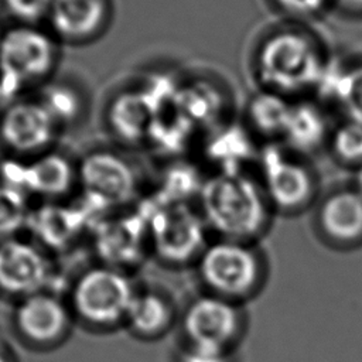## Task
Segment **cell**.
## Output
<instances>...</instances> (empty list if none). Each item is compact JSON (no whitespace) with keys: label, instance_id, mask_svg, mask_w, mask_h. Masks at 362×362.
Masks as SVG:
<instances>
[{"label":"cell","instance_id":"obj_3","mask_svg":"<svg viewBox=\"0 0 362 362\" xmlns=\"http://www.w3.org/2000/svg\"><path fill=\"white\" fill-rule=\"evenodd\" d=\"M59 41L41 24L14 23L0 40V85L6 100L49 82L59 61Z\"/></svg>","mask_w":362,"mask_h":362},{"label":"cell","instance_id":"obj_31","mask_svg":"<svg viewBox=\"0 0 362 362\" xmlns=\"http://www.w3.org/2000/svg\"><path fill=\"white\" fill-rule=\"evenodd\" d=\"M351 181L349 184L362 195V164L351 171Z\"/></svg>","mask_w":362,"mask_h":362},{"label":"cell","instance_id":"obj_22","mask_svg":"<svg viewBox=\"0 0 362 362\" xmlns=\"http://www.w3.org/2000/svg\"><path fill=\"white\" fill-rule=\"evenodd\" d=\"M293 98L257 88L245 103L242 122L262 143H279L293 105Z\"/></svg>","mask_w":362,"mask_h":362},{"label":"cell","instance_id":"obj_11","mask_svg":"<svg viewBox=\"0 0 362 362\" xmlns=\"http://www.w3.org/2000/svg\"><path fill=\"white\" fill-rule=\"evenodd\" d=\"M54 269L47 250L34 239L16 236L0 242V293L17 301L49 290Z\"/></svg>","mask_w":362,"mask_h":362},{"label":"cell","instance_id":"obj_2","mask_svg":"<svg viewBox=\"0 0 362 362\" xmlns=\"http://www.w3.org/2000/svg\"><path fill=\"white\" fill-rule=\"evenodd\" d=\"M198 209L218 238L249 242L269 225L274 212L255 171L212 173L198 195Z\"/></svg>","mask_w":362,"mask_h":362},{"label":"cell","instance_id":"obj_15","mask_svg":"<svg viewBox=\"0 0 362 362\" xmlns=\"http://www.w3.org/2000/svg\"><path fill=\"white\" fill-rule=\"evenodd\" d=\"M313 98L337 112L338 119L362 124V55L332 57Z\"/></svg>","mask_w":362,"mask_h":362},{"label":"cell","instance_id":"obj_17","mask_svg":"<svg viewBox=\"0 0 362 362\" xmlns=\"http://www.w3.org/2000/svg\"><path fill=\"white\" fill-rule=\"evenodd\" d=\"M315 221L334 242L362 240V195L349 182L322 192L315 204Z\"/></svg>","mask_w":362,"mask_h":362},{"label":"cell","instance_id":"obj_23","mask_svg":"<svg viewBox=\"0 0 362 362\" xmlns=\"http://www.w3.org/2000/svg\"><path fill=\"white\" fill-rule=\"evenodd\" d=\"M173 307L157 291L137 290L124 318V327L140 338H157L171 325Z\"/></svg>","mask_w":362,"mask_h":362},{"label":"cell","instance_id":"obj_19","mask_svg":"<svg viewBox=\"0 0 362 362\" xmlns=\"http://www.w3.org/2000/svg\"><path fill=\"white\" fill-rule=\"evenodd\" d=\"M81 206L65 204L64 201H44L31 209L28 226L35 236V242L45 249L62 247L74 240L79 232L92 225L89 211Z\"/></svg>","mask_w":362,"mask_h":362},{"label":"cell","instance_id":"obj_28","mask_svg":"<svg viewBox=\"0 0 362 362\" xmlns=\"http://www.w3.org/2000/svg\"><path fill=\"white\" fill-rule=\"evenodd\" d=\"M54 0H0L1 7L14 23L40 24L47 20Z\"/></svg>","mask_w":362,"mask_h":362},{"label":"cell","instance_id":"obj_10","mask_svg":"<svg viewBox=\"0 0 362 362\" xmlns=\"http://www.w3.org/2000/svg\"><path fill=\"white\" fill-rule=\"evenodd\" d=\"M0 170V181L42 201H64L78 185L76 161L54 148L31 158L8 157Z\"/></svg>","mask_w":362,"mask_h":362},{"label":"cell","instance_id":"obj_20","mask_svg":"<svg viewBox=\"0 0 362 362\" xmlns=\"http://www.w3.org/2000/svg\"><path fill=\"white\" fill-rule=\"evenodd\" d=\"M161 107L143 88L126 89L115 96L107 110L112 133L127 144L147 140L151 124Z\"/></svg>","mask_w":362,"mask_h":362},{"label":"cell","instance_id":"obj_7","mask_svg":"<svg viewBox=\"0 0 362 362\" xmlns=\"http://www.w3.org/2000/svg\"><path fill=\"white\" fill-rule=\"evenodd\" d=\"M83 198L102 211L132 202L140 191V175L132 160L113 148H93L76 161Z\"/></svg>","mask_w":362,"mask_h":362},{"label":"cell","instance_id":"obj_30","mask_svg":"<svg viewBox=\"0 0 362 362\" xmlns=\"http://www.w3.org/2000/svg\"><path fill=\"white\" fill-rule=\"evenodd\" d=\"M334 8L349 16H362V0H332Z\"/></svg>","mask_w":362,"mask_h":362},{"label":"cell","instance_id":"obj_5","mask_svg":"<svg viewBox=\"0 0 362 362\" xmlns=\"http://www.w3.org/2000/svg\"><path fill=\"white\" fill-rule=\"evenodd\" d=\"M137 293L130 276L119 267L98 264L83 270L69 291L72 315L93 328H113L124 324L129 307Z\"/></svg>","mask_w":362,"mask_h":362},{"label":"cell","instance_id":"obj_27","mask_svg":"<svg viewBox=\"0 0 362 362\" xmlns=\"http://www.w3.org/2000/svg\"><path fill=\"white\" fill-rule=\"evenodd\" d=\"M280 20L310 24L334 10L332 0H266Z\"/></svg>","mask_w":362,"mask_h":362},{"label":"cell","instance_id":"obj_13","mask_svg":"<svg viewBox=\"0 0 362 362\" xmlns=\"http://www.w3.org/2000/svg\"><path fill=\"white\" fill-rule=\"evenodd\" d=\"M240 317L232 300L206 293L195 297L182 314L187 342L226 348L236 338Z\"/></svg>","mask_w":362,"mask_h":362},{"label":"cell","instance_id":"obj_18","mask_svg":"<svg viewBox=\"0 0 362 362\" xmlns=\"http://www.w3.org/2000/svg\"><path fill=\"white\" fill-rule=\"evenodd\" d=\"M260 147L262 143L242 120H228L209 132L205 154L215 167L214 173L249 171L247 167L256 164Z\"/></svg>","mask_w":362,"mask_h":362},{"label":"cell","instance_id":"obj_24","mask_svg":"<svg viewBox=\"0 0 362 362\" xmlns=\"http://www.w3.org/2000/svg\"><path fill=\"white\" fill-rule=\"evenodd\" d=\"M37 96L49 110L61 129L76 122L83 112V99L81 92L68 82L51 79L40 88Z\"/></svg>","mask_w":362,"mask_h":362},{"label":"cell","instance_id":"obj_4","mask_svg":"<svg viewBox=\"0 0 362 362\" xmlns=\"http://www.w3.org/2000/svg\"><path fill=\"white\" fill-rule=\"evenodd\" d=\"M255 174L273 208L296 214L317 204L321 192L320 178L307 157L280 143H264L260 147Z\"/></svg>","mask_w":362,"mask_h":362},{"label":"cell","instance_id":"obj_14","mask_svg":"<svg viewBox=\"0 0 362 362\" xmlns=\"http://www.w3.org/2000/svg\"><path fill=\"white\" fill-rule=\"evenodd\" d=\"M112 10V0H54L45 21L59 42L83 44L103 34Z\"/></svg>","mask_w":362,"mask_h":362},{"label":"cell","instance_id":"obj_33","mask_svg":"<svg viewBox=\"0 0 362 362\" xmlns=\"http://www.w3.org/2000/svg\"><path fill=\"white\" fill-rule=\"evenodd\" d=\"M4 103H7V100H6V98H4V93H3V89H1V85H0V107H1Z\"/></svg>","mask_w":362,"mask_h":362},{"label":"cell","instance_id":"obj_25","mask_svg":"<svg viewBox=\"0 0 362 362\" xmlns=\"http://www.w3.org/2000/svg\"><path fill=\"white\" fill-rule=\"evenodd\" d=\"M332 160L344 168L355 170L362 164V124L338 119L325 148Z\"/></svg>","mask_w":362,"mask_h":362},{"label":"cell","instance_id":"obj_12","mask_svg":"<svg viewBox=\"0 0 362 362\" xmlns=\"http://www.w3.org/2000/svg\"><path fill=\"white\" fill-rule=\"evenodd\" d=\"M72 318L69 304L51 290H44L17 301L13 325L24 342L51 346L68 335Z\"/></svg>","mask_w":362,"mask_h":362},{"label":"cell","instance_id":"obj_6","mask_svg":"<svg viewBox=\"0 0 362 362\" xmlns=\"http://www.w3.org/2000/svg\"><path fill=\"white\" fill-rule=\"evenodd\" d=\"M141 212L147 223L148 245L170 264L198 259L208 245L205 233L209 229L199 209H194L189 202H167L154 197Z\"/></svg>","mask_w":362,"mask_h":362},{"label":"cell","instance_id":"obj_9","mask_svg":"<svg viewBox=\"0 0 362 362\" xmlns=\"http://www.w3.org/2000/svg\"><path fill=\"white\" fill-rule=\"evenodd\" d=\"M198 274L209 293L232 300L250 291L259 277V260L249 242L218 238L197 259Z\"/></svg>","mask_w":362,"mask_h":362},{"label":"cell","instance_id":"obj_32","mask_svg":"<svg viewBox=\"0 0 362 362\" xmlns=\"http://www.w3.org/2000/svg\"><path fill=\"white\" fill-rule=\"evenodd\" d=\"M0 362H11L10 354L0 345Z\"/></svg>","mask_w":362,"mask_h":362},{"label":"cell","instance_id":"obj_29","mask_svg":"<svg viewBox=\"0 0 362 362\" xmlns=\"http://www.w3.org/2000/svg\"><path fill=\"white\" fill-rule=\"evenodd\" d=\"M178 362H229V349L187 342L178 355Z\"/></svg>","mask_w":362,"mask_h":362},{"label":"cell","instance_id":"obj_21","mask_svg":"<svg viewBox=\"0 0 362 362\" xmlns=\"http://www.w3.org/2000/svg\"><path fill=\"white\" fill-rule=\"evenodd\" d=\"M174 105L195 129L205 127L211 132L230 120L228 92L214 81L198 79L188 85H180Z\"/></svg>","mask_w":362,"mask_h":362},{"label":"cell","instance_id":"obj_34","mask_svg":"<svg viewBox=\"0 0 362 362\" xmlns=\"http://www.w3.org/2000/svg\"><path fill=\"white\" fill-rule=\"evenodd\" d=\"M3 31H4V28H1V27H0V40H1V35H3Z\"/></svg>","mask_w":362,"mask_h":362},{"label":"cell","instance_id":"obj_8","mask_svg":"<svg viewBox=\"0 0 362 362\" xmlns=\"http://www.w3.org/2000/svg\"><path fill=\"white\" fill-rule=\"evenodd\" d=\"M61 127L35 96H18L0 107V144L14 158H31L54 148Z\"/></svg>","mask_w":362,"mask_h":362},{"label":"cell","instance_id":"obj_1","mask_svg":"<svg viewBox=\"0 0 362 362\" xmlns=\"http://www.w3.org/2000/svg\"><path fill=\"white\" fill-rule=\"evenodd\" d=\"M332 57L310 24L280 20L257 37L250 71L260 89L293 99L307 98L315 95Z\"/></svg>","mask_w":362,"mask_h":362},{"label":"cell","instance_id":"obj_16","mask_svg":"<svg viewBox=\"0 0 362 362\" xmlns=\"http://www.w3.org/2000/svg\"><path fill=\"white\" fill-rule=\"evenodd\" d=\"M334 123L329 117V109L318 99L313 96L297 98L293 100L279 143L310 158V156L327 148Z\"/></svg>","mask_w":362,"mask_h":362},{"label":"cell","instance_id":"obj_26","mask_svg":"<svg viewBox=\"0 0 362 362\" xmlns=\"http://www.w3.org/2000/svg\"><path fill=\"white\" fill-rule=\"evenodd\" d=\"M31 209L28 195L0 181V242L20 236L28 226Z\"/></svg>","mask_w":362,"mask_h":362}]
</instances>
